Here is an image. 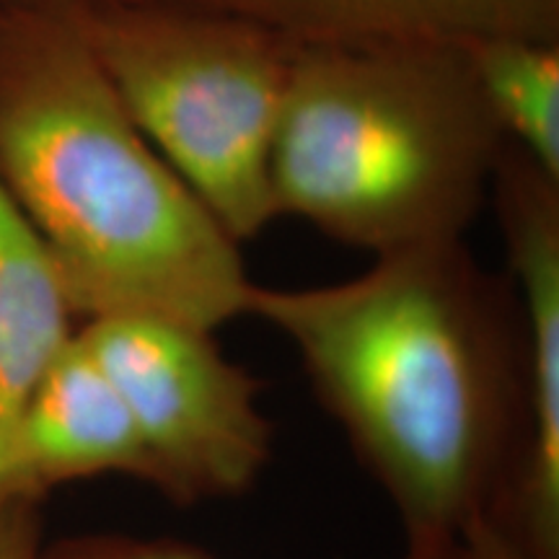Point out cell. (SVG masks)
I'll use <instances>...</instances> for the list:
<instances>
[{"mask_svg":"<svg viewBox=\"0 0 559 559\" xmlns=\"http://www.w3.org/2000/svg\"><path fill=\"white\" fill-rule=\"evenodd\" d=\"M0 177L75 317L215 332L247 313L239 241L138 130L60 3H0Z\"/></svg>","mask_w":559,"mask_h":559,"instance_id":"2","label":"cell"},{"mask_svg":"<svg viewBox=\"0 0 559 559\" xmlns=\"http://www.w3.org/2000/svg\"><path fill=\"white\" fill-rule=\"evenodd\" d=\"M489 192L526 330L531 376L528 461L502 526L531 559H559V179L508 140Z\"/></svg>","mask_w":559,"mask_h":559,"instance_id":"6","label":"cell"},{"mask_svg":"<svg viewBox=\"0 0 559 559\" xmlns=\"http://www.w3.org/2000/svg\"><path fill=\"white\" fill-rule=\"evenodd\" d=\"M466 52L510 143L559 179V41L500 37Z\"/></svg>","mask_w":559,"mask_h":559,"instance_id":"10","label":"cell"},{"mask_svg":"<svg viewBox=\"0 0 559 559\" xmlns=\"http://www.w3.org/2000/svg\"><path fill=\"white\" fill-rule=\"evenodd\" d=\"M247 313L296 347L409 551L508 521L531 449L526 330L510 280L464 239L379 254L337 285H254Z\"/></svg>","mask_w":559,"mask_h":559,"instance_id":"1","label":"cell"},{"mask_svg":"<svg viewBox=\"0 0 559 559\" xmlns=\"http://www.w3.org/2000/svg\"><path fill=\"white\" fill-rule=\"evenodd\" d=\"M79 342L135 425L145 485L177 506L239 498L257 485L272 456L262 383L223 355L213 332L122 313L88 319Z\"/></svg>","mask_w":559,"mask_h":559,"instance_id":"5","label":"cell"},{"mask_svg":"<svg viewBox=\"0 0 559 559\" xmlns=\"http://www.w3.org/2000/svg\"><path fill=\"white\" fill-rule=\"evenodd\" d=\"M39 502H0V559H41Z\"/></svg>","mask_w":559,"mask_h":559,"instance_id":"12","label":"cell"},{"mask_svg":"<svg viewBox=\"0 0 559 559\" xmlns=\"http://www.w3.org/2000/svg\"><path fill=\"white\" fill-rule=\"evenodd\" d=\"M277 34L296 47L559 41V0H169Z\"/></svg>","mask_w":559,"mask_h":559,"instance_id":"8","label":"cell"},{"mask_svg":"<svg viewBox=\"0 0 559 559\" xmlns=\"http://www.w3.org/2000/svg\"><path fill=\"white\" fill-rule=\"evenodd\" d=\"M102 474L145 481V456L122 400L75 332L0 443V502H39L55 487Z\"/></svg>","mask_w":559,"mask_h":559,"instance_id":"7","label":"cell"},{"mask_svg":"<svg viewBox=\"0 0 559 559\" xmlns=\"http://www.w3.org/2000/svg\"><path fill=\"white\" fill-rule=\"evenodd\" d=\"M41 559H213L205 551L174 539H140V536H88L60 544ZM402 559H453V544L438 551H404Z\"/></svg>","mask_w":559,"mask_h":559,"instance_id":"11","label":"cell"},{"mask_svg":"<svg viewBox=\"0 0 559 559\" xmlns=\"http://www.w3.org/2000/svg\"><path fill=\"white\" fill-rule=\"evenodd\" d=\"M60 5L138 130L230 239L277 218L270 158L296 45L169 0Z\"/></svg>","mask_w":559,"mask_h":559,"instance_id":"4","label":"cell"},{"mask_svg":"<svg viewBox=\"0 0 559 559\" xmlns=\"http://www.w3.org/2000/svg\"><path fill=\"white\" fill-rule=\"evenodd\" d=\"M41 3H99V0H41Z\"/></svg>","mask_w":559,"mask_h":559,"instance_id":"14","label":"cell"},{"mask_svg":"<svg viewBox=\"0 0 559 559\" xmlns=\"http://www.w3.org/2000/svg\"><path fill=\"white\" fill-rule=\"evenodd\" d=\"M506 145L466 47H296L272 200L373 257L464 239Z\"/></svg>","mask_w":559,"mask_h":559,"instance_id":"3","label":"cell"},{"mask_svg":"<svg viewBox=\"0 0 559 559\" xmlns=\"http://www.w3.org/2000/svg\"><path fill=\"white\" fill-rule=\"evenodd\" d=\"M453 559H531V555L500 521L481 519L453 544Z\"/></svg>","mask_w":559,"mask_h":559,"instance_id":"13","label":"cell"},{"mask_svg":"<svg viewBox=\"0 0 559 559\" xmlns=\"http://www.w3.org/2000/svg\"><path fill=\"white\" fill-rule=\"evenodd\" d=\"M73 319L50 251L0 177V443L73 345Z\"/></svg>","mask_w":559,"mask_h":559,"instance_id":"9","label":"cell"}]
</instances>
